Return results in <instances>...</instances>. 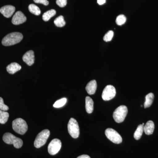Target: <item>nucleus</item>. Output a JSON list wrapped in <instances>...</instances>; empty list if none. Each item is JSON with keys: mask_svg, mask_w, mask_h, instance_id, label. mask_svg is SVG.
<instances>
[{"mask_svg": "<svg viewBox=\"0 0 158 158\" xmlns=\"http://www.w3.org/2000/svg\"><path fill=\"white\" fill-rule=\"evenodd\" d=\"M85 108L88 113H91L94 110V102L90 97H86L85 98Z\"/></svg>", "mask_w": 158, "mask_h": 158, "instance_id": "nucleus-16", "label": "nucleus"}, {"mask_svg": "<svg viewBox=\"0 0 158 158\" xmlns=\"http://www.w3.org/2000/svg\"><path fill=\"white\" fill-rule=\"evenodd\" d=\"M62 147V142L59 139H54L48 146V152L51 155H55L59 152Z\"/></svg>", "mask_w": 158, "mask_h": 158, "instance_id": "nucleus-9", "label": "nucleus"}, {"mask_svg": "<svg viewBox=\"0 0 158 158\" xmlns=\"http://www.w3.org/2000/svg\"><path fill=\"white\" fill-rule=\"evenodd\" d=\"M27 18L22 11H18L15 14L12 19V24L15 25L21 24L25 22Z\"/></svg>", "mask_w": 158, "mask_h": 158, "instance_id": "nucleus-10", "label": "nucleus"}, {"mask_svg": "<svg viewBox=\"0 0 158 158\" xmlns=\"http://www.w3.org/2000/svg\"><path fill=\"white\" fill-rule=\"evenodd\" d=\"M9 113L6 111L0 110V123L5 124L9 118Z\"/></svg>", "mask_w": 158, "mask_h": 158, "instance_id": "nucleus-20", "label": "nucleus"}, {"mask_svg": "<svg viewBox=\"0 0 158 158\" xmlns=\"http://www.w3.org/2000/svg\"><path fill=\"white\" fill-rule=\"evenodd\" d=\"M154 98V95L152 93H149L145 96V101L144 103V108L149 107L151 106L153 102Z\"/></svg>", "mask_w": 158, "mask_h": 158, "instance_id": "nucleus-17", "label": "nucleus"}, {"mask_svg": "<svg viewBox=\"0 0 158 158\" xmlns=\"http://www.w3.org/2000/svg\"><path fill=\"white\" fill-rule=\"evenodd\" d=\"M116 90L113 85L106 86L102 93V97L104 101H109L114 98L116 96Z\"/></svg>", "mask_w": 158, "mask_h": 158, "instance_id": "nucleus-8", "label": "nucleus"}, {"mask_svg": "<svg viewBox=\"0 0 158 158\" xmlns=\"http://www.w3.org/2000/svg\"><path fill=\"white\" fill-rule=\"evenodd\" d=\"M54 23L57 27H62L65 25V22L64 20V17L62 15H60L54 21Z\"/></svg>", "mask_w": 158, "mask_h": 158, "instance_id": "nucleus-21", "label": "nucleus"}, {"mask_svg": "<svg viewBox=\"0 0 158 158\" xmlns=\"http://www.w3.org/2000/svg\"><path fill=\"white\" fill-rule=\"evenodd\" d=\"M155 125L153 122L149 120L144 127V131L145 134L147 135H152L154 131Z\"/></svg>", "mask_w": 158, "mask_h": 158, "instance_id": "nucleus-15", "label": "nucleus"}, {"mask_svg": "<svg viewBox=\"0 0 158 158\" xmlns=\"http://www.w3.org/2000/svg\"><path fill=\"white\" fill-rule=\"evenodd\" d=\"M128 110L127 107L124 105L119 106L114 111L113 117L117 123H121L124 121L127 115Z\"/></svg>", "mask_w": 158, "mask_h": 158, "instance_id": "nucleus-4", "label": "nucleus"}, {"mask_svg": "<svg viewBox=\"0 0 158 158\" xmlns=\"http://www.w3.org/2000/svg\"><path fill=\"white\" fill-rule=\"evenodd\" d=\"M20 65L16 62H12L7 66L6 69L9 73L13 74L21 69Z\"/></svg>", "mask_w": 158, "mask_h": 158, "instance_id": "nucleus-14", "label": "nucleus"}, {"mask_svg": "<svg viewBox=\"0 0 158 158\" xmlns=\"http://www.w3.org/2000/svg\"><path fill=\"white\" fill-rule=\"evenodd\" d=\"M9 107L4 104L3 98L0 97V110L6 111L9 110Z\"/></svg>", "mask_w": 158, "mask_h": 158, "instance_id": "nucleus-26", "label": "nucleus"}, {"mask_svg": "<svg viewBox=\"0 0 158 158\" xmlns=\"http://www.w3.org/2000/svg\"><path fill=\"white\" fill-rule=\"evenodd\" d=\"M12 128L13 130L20 135L25 134L28 130V125L24 119L17 118L12 122Z\"/></svg>", "mask_w": 158, "mask_h": 158, "instance_id": "nucleus-3", "label": "nucleus"}, {"mask_svg": "<svg viewBox=\"0 0 158 158\" xmlns=\"http://www.w3.org/2000/svg\"><path fill=\"white\" fill-rule=\"evenodd\" d=\"M77 158H90V157L89 156L87 155H81L79 156Z\"/></svg>", "mask_w": 158, "mask_h": 158, "instance_id": "nucleus-30", "label": "nucleus"}, {"mask_svg": "<svg viewBox=\"0 0 158 158\" xmlns=\"http://www.w3.org/2000/svg\"><path fill=\"white\" fill-rule=\"evenodd\" d=\"M23 61L29 66L34 64L35 61V57L34 51H28L23 55Z\"/></svg>", "mask_w": 158, "mask_h": 158, "instance_id": "nucleus-12", "label": "nucleus"}, {"mask_svg": "<svg viewBox=\"0 0 158 158\" xmlns=\"http://www.w3.org/2000/svg\"><path fill=\"white\" fill-rule=\"evenodd\" d=\"M28 9L29 11L32 14L36 15H39L40 14V10L38 7L34 4H31L29 6Z\"/></svg>", "mask_w": 158, "mask_h": 158, "instance_id": "nucleus-22", "label": "nucleus"}, {"mask_svg": "<svg viewBox=\"0 0 158 158\" xmlns=\"http://www.w3.org/2000/svg\"><path fill=\"white\" fill-rule=\"evenodd\" d=\"M36 3L43 4L44 6H48L49 4V2L48 0H34Z\"/></svg>", "mask_w": 158, "mask_h": 158, "instance_id": "nucleus-28", "label": "nucleus"}, {"mask_svg": "<svg viewBox=\"0 0 158 158\" xmlns=\"http://www.w3.org/2000/svg\"><path fill=\"white\" fill-rule=\"evenodd\" d=\"M15 7L13 6H6L0 9V12L6 18H10L15 11Z\"/></svg>", "mask_w": 158, "mask_h": 158, "instance_id": "nucleus-11", "label": "nucleus"}, {"mask_svg": "<svg viewBox=\"0 0 158 158\" xmlns=\"http://www.w3.org/2000/svg\"><path fill=\"white\" fill-rule=\"evenodd\" d=\"M142 125H144V123H142Z\"/></svg>", "mask_w": 158, "mask_h": 158, "instance_id": "nucleus-31", "label": "nucleus"}, {"mask_svg": "<svg viewBox=\"0 0 158 158\" xmlns=\"http://www.w3.org/2000/svg\"><path fill=\"white\" fill-rule=\"evenodd\" d=\"M56 12L54 9H51L50 10L46 11L44 14L43 15V19L44 21H48L54 15H56Z\"/></svg>", "mask_w": 158, "mask_h": 158, "instance_id": "nucleus-18", "label": "nucleus"}, {"mask_svg": "<svg viewBox=\"0 0 158 158\" xmlns=\"http://www.w3.org/2000/svg\"><path fill=\"white\" fill-rule=\"evenodd\" d=\"M97 88V84L95 80H92L87 84L86 87V90L87 93L90 95L94 94L96 92Z\"/></svg>", "mask_w": 158, "mask_h": 158, "instance_id": "nucleus-13", "label": "nucleus"}, {"mask_svg": "<svg viewBox=\"0 0 158 158\" xmlns=\"http://www.w3.org/2000/svg\"><path fill=\"white\" fill-rule=\"evenodd\" d=\"M23 38L22 34L19 32H13L4 37L2 40V44L5 46L13 45L20 42Z\"/></svg>", "mask_w": 158, "mask_h": 158, "instance_id": "nucleus-1", "label": "nucleus"}, {"mask_svg": "<svg viewBox=\"0 0 158 158\" xmlns=\"http://www.w3.org/2000/svg\"><path fill=\"white\" fill-rule=\"evenodd\" d=\"M3 140L6 144H13L16 148H20L23 146L22 140L10 133H5L3 136Z\"/></svg>", "mask_w": 158, "mask_h": 158, "instance_id": "nucleus-2", "label": "nucleus"}, {"mask_svg": "<svg viewBox=\"0 0 158 158\" xmlns=\"http://www.w3.org/2000/svg\"><path fill=\"white\" fill-rule=\"evenodd\" d=\"M144 127L143 125L140 124L137 127L134 135V138L136 140H139L141 138L144 131Z\"/></svg>", "mask_w": 158, "mask_h": 158, "instance_id": "nucleus-19", "label": "nucleus"}, {"mask_svg": "<svg viewBox=\"0 0 158 158\" xmlns=\"http://www.w3.org/2000/svg\"><path fill=\"white\" fill-rule=\"evenodd\" d=\"M127 18L123 15H120L116 18V22L118 26L124 24L126 22Z\"/></svg>", "mask_w": 158, "mask_h": 158, "instance_id": "nucleus-23", "label": "nucleus"}, {"mask_svg": "<svg viewBox=\"0 0 158 158\" xmlns=\"http://www.w3.org/2000/svg\"><path fill=\"white\" fill-rule=\"evenodd\" d=\"M66 102H67V99L66 98H62L59 99L55 102L53 105V107L57 108L62 107L66 104Z\"/></svg>", "mask_w": 158, "mask_h": 158, "instance_id": "nucleus-24", "label": "nucleus"}, {"mask_svg": "<svg viewBox=\"0 0 158 158\" xmlns=\"http://www.w3.org/2000/svg\"><path fill=\"white\" fill-rule=\"evenodd\" d=\"M50 131L48 129L43 130L37 135L34 142V145L36 148H40L46 143L50 136Z\"/></svg>", "mask_w": 158, "mask_h": 158, "instance_id": "nucleus-5", "label": "nucleus"}, {"mask_svg": "<svg viewBox=\"0 0 158 158\" xmlns=\"http://www.w3.org/2000/svg\"><path fill=\"white\" fill-rule=\"evenodd\" d=\"M69 133L72 138H77L80 135V128L78 123L75 118H71L68 124Z\"/></svg>", "mask_w": 158, "mask_h": 158, "instance_id": "nucleus-6", "label": "nucleus"}, {"mask_svg": "<svg viewBox=\"0 0 158 158\" xmlns=\"http://www.w3.org/2000/svg\"><path fill=\"white\" fill-rule=\"evenodd\" d=\"M98 3L99 5H102L106 2V0H97Z\"/></svg>", "mask_w": 158, "mask_h": 158, "instance_id": "nucleus-29", "label": "nucleus"}, {"mask_svg": "<svg viewBox=\"0 0 158 158\" xmlns=\"http://www.w3.org/2000/svg\"><path fill=\"white\" fill-rule=\"evenodd\" d=\"M105 135L107 138L115 144H120L122 142L121 136L115 130L112 128H108L105 131Z\"/></svg>", "mask_w": 158, "mask_h": 158, "instance_id": "nucleus-7", "label": "nucleus"}, {"mask_svg": "<svg viewBox=\"0 0 158 158\" xmlns=\"http://www.w3.org/2000/svg\"><path fill=\"white\" fill-rule=\"evenodd\" d=\"M113 35H114L113 31H109L106 34H105L104 37H103V40L106 42L110 41L113 39Z\"/></svg>", "mask_w": 158, "mask_h": 158, "instance_id": "nucleus-25", "label": "nucleus"}, {"mask_svg": "<svg viewBox=\"0 0 158 158\" xmlns=\"http://www.w3.org/2000/svg\"><path fill=\"white\" fill-rule=\"evenodd\" d=\"M56 2L59 7L63 8L67 5V0H56Z\"/></svg>", "mask_w": 158, "mask_h": 158, "instance_id": "nucleus-27", "label": "nucleus"}]
</instances>
